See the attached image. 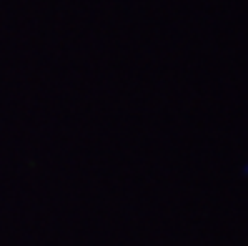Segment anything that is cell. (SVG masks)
Wrapping results in <instances>:
<instances>
[]
</instances>
